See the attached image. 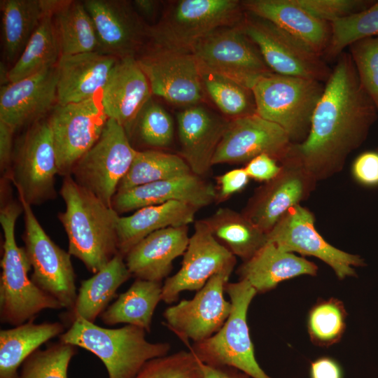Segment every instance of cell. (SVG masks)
Returning <instances> with one entry per match:
<instances>
[{
    "mask_svg": "<svg viewBox=\"0 0 378 378\" xmlns=\"http://www.w3.org/2000/svg\"><path fill=\"white\" fill-rule=\"evenodd\" d=\"M191 52L200 69L251 90L258 79L272 73L255 44L242 31L239 23L212 32L200 41Z\"/></svg>",
    "mask_w": 378,
    "mask_h": 378,
    "instance_id": "cell-10",
    "label": "cell"
},
{
    "mask_svg": "<svg viewBox=\"0 0 378 378\" xmlns=\"http://www.w3.org/2000/svg\"><path fill=\"white\" fill-rule=\"evenodd\" d=\"M125 131L129 139L133 136L141 145L158 150L172 144L174 125L167 111L151 98Z\"/></svg>",
    "mask_w": 378,
    "mask_h": 378,
    "instance_id": "cell-39",
    "label": "cell"
},
{
    "mask_svg": "<svg viewBox=\"0 0 378 378\" xmlns=\"http://www.w3.org/2000/svg\"><path fill=\"white\" fill-rule=\"evenodd\" d=\"M59 194L66 208L57 217L68 237V251L95 274L119 253L120 215L71 175L64 177Z\"/></svg>",
    "mask_w": 378,
    "mask_h": 378,
    "instance_id": "cell-2",
    "label": "cell"
},
{
    "mask_svg": "<svg viewBox=\"0 0 378 378\" xmlns=\"http://www.w3.org/2000/svg\"><path fill=\"white\" fill-rule=\"evenodd\" d=\"M19 200L23 207L24 231L22 239L33 269L31 279L70 312L77 297L71 255L57 246L46 234L31 206L22 199Z\"/></svg>",
    "mask_w": 378,
    "mask_h": 378,
    "instance_id": "cell-12",
    "label": "cell"
},
{
    "mask_svg": "<svg viewBox=\"0 0 378 378\" xmlns=\"http://www.w3.org/2000/svg\"><path fill=\"white\" fill-rule=\"evenodd\" d=\"M136 59L153 95L186 108L202 101L205 92L200 68L192 52L151 46Z\"/></svg>",
    "mask_w": 378,
    "mask_h": 378,
    "instance_id": "cell-15",
    "label": "cell"
},
{
    "mask_svg": "<svg viewBox=\"0 0 378 378\" xmlns=\"http://www.w3.org/2000/svg\"><path fill=\"white\" fill-rule=\"evenodd\" d=\"M280 172L256 189L241 211L267 234L292 207L307 200L316 180L297 160L286 158Z\"/></svg>",
    "mask_w": 378,
    "mask_h": 378,
    "instance_id": "cell-18",
    "label": "cell"
},
{
    "mask_svg": "<svg viewBox=\"0 0 378 378\" xmlns=\"http://www.w3.org/2000/svg\"><path fill=\"white\" fill-rule=\"evenodd\" d=\"M132 3L138 14L148 20L157 15L160 6V1L155 0H135Z\"/></svg>",
    "mask_w": 378,
    "mask_h": 378,
    "instance_id": "cell-52",
    "label": "cell"
},
{
    "mask_svg": "<svg viewBox=\"0 0 378 378\" xmlns=\"http://www.w3.org/2000/svg\"><path fill=\"white\" fill-rule=\"evenodd\" d=\"M76 346L61 341L38 349L22 363L18 378H68V368Z\"/></svg>",
    "mask_w": 378,
    "mask_h": 378,
    "instance_id": "cell-42",
    "label": "cell"
},
{
    "mask_svg": "<svg viewBox=\"0 0 378 378\" xmlns=\"http://www.w3.org/2000/svg\"><path fill=\"white\" fill-rule=\"evenodd\" d=\"M225 291L232 304L227 319L216 333L190 344L188 349L204 364L232 367L252 378H272L256 360L247 323L248 309L257 292L243 279L228 282Z\"/></svg>",
    "mask_w": 378,
    "mask_h": 378,
    "instance_id": "cell-7",
    "label": "cell"
},
{
    "mask_svg": "<svg viewBox=\"0 0 378 378\" xmlns=\"http://www.w3.org/2000/svg\"><path fill=\"white\" fill-rule=\"evenodd\" d=\"M190 173L192 172L188 164L179 155L156 149L137 150L129 171L118 185L116 193Z\"/></svg>",
    "mask_w": 378,
    "mask_h": 378,
    "instance_id": "cell-37",
    "label": "cell"
},
{
    "mask_svg": "<svg viewBox=\"0 0 378 378\" xmlns=\"http://www.w3.org/2000/svg\"><path fill=\"white\" fill-rule=\"evenodd\" d=\"M131 276L125 257L118 253L92 277L80 282L74 307L69 312L71 321L81 318L94 323L108 307L118 289Z\"/></svg>",
    "mask_w": 378,
    "mask_h": 378,
    "instance_id": "cell-31",
    "label": "cell"
},
{
    "mask_svg": "<svg viewBox=\"0 0 378 378\" xmlns=\"http://www.w3.org/2000/svg\"><path fill=\"white\" fill-rule=\"evenodd\" d=\"M15 132L10 125L0 120V169L4 178H7L10 168Z\"/></svg>",
    "mask_w": 378,
    "mask_h": 378,
    "instance_id": "cell-49",
    "label": "cell"
},
{
    "mask_svg": "<svg viewBox=\"0 0 378 378\" xmlns=\"http://www.w3.org/2000/svg\"><path fill=\"white\" fill-rule=\"evenodd\" d=\"M202 220L222 245L244 261L267 242V234L242 212L219 208Z\"/></svg>",
    "mask_w": 378,
    "mask_h": 378,
    "instance_id": "cell-34",
    "label": "cell"
},
{
    "mask_svg": "<svg viewBox=\"0 0 378 378\" xmlns=\"http://www.w3.org/2000/svg\"><path fill=\"white\" fill-rule=\"evenodd\" d=\"M346 315L343 302L337 298L317 302L307 318V330L312 343L328 347L340 342L345 331Z\"/></svg>",
    "mask_w": 378,
    "mask_h": 378,
    "instance_id": "cell-41",
    "label": "cell"
},
{
    "mask_svg": "<svg viewBox=\"0 0 378 378\" xmlns=\"http://www.w3.org/2000/svg\"><path fill=\"white\" fill-rule=\"evenodd\" d=\"M9 71L4 63L1 62L0 64V83L1 87L7 85L10 83Z\"/></svg>",
    "mask_w": 378,
    "mask_h": 378,
    "instance_id": "cell-53",
    "label": "cell"
},
{
    "mask_svg": "<svg viewBox=\"0 0 378 378\" xmlns=\"http://www.w3.org/2000/svg\"><path fill=\"white\" fill-rule=\"evenodd\" d=\"M202 378H252L245 372L229 366H214L200 362Z\"/></svg>",
    "mask_w": 378,
    "mask_h": 378,
    "instance_id": "cell-51",
    "label": "cell"
},
{
    "mask_svg": "<svg viewBox=\"0 0 378 378\" xmlns=\"http://www.w3.org/2000/svg\"><path fill=\"white\" fill-rule=\"evenodd\" d=\"M101 92L100 103L106 115L125 130L153 95L148 80L134 56L118 59Z\"/></svg>",
    "mask_w": 378,
    "mask_h": 378,
    "instance_id": "cell-24",
    "label": "cell"
},
{
    "mask_svg": "<svg viewBox=\"0 0 378 378\" xmlns=\"http://www.w3.org/2000/svg\"><path fill=\"white\" fill-rule=\"evenodd\" d=\"M312 16L331 23L369 8L372 0H294Z\"/></svg>",
    "mask_w": 378,
    "mask_h": 378,
    "instance_id": "cell-45",
    "label": "cell"
},
{
    "mask_svg": "<svg viewBox=\"0 0 378 378\" xmlns=\"http://www.w3.org/2000/svg\"><path fill=\"white\" fill-rule=\"evenodd\" d=\"M52 11L48 13L32 34L19 58L9 71L10 83L55 66L61 52L55 32Z\"/></svg>",
    "mask_w": 378,
    "mask_h": 378,
    "instance_id": "cell-36",
    "label": "cell"
},
{
    "mask_svg": "<svg viewBox=\"0 0 378 378\" xmlns=\"http://www.w3.org/2000/svg\"><path fill=\"white\" fill-rule=\"evenodd\" d=\"M292 144L284 129L256 113L231 119L214 153L212 164H246L261 154H267L281 163Z\"/></svg>",
    "mask_w": 378,
    "mask_h": 378,
    "instance_id": "cell-17",
    "label": "cell"
},
{
    "mask_svg": "<svg viewBox=\"0 0 378 378\" xmlns=\"http://www.w3.org/2000/svg\"><path fill=\"white\" fill-rule=\"evenodd\" d=\"M241 1L178 0L171 1L160 20L148 25L152 46L190 52L216 30L240 23L244 16Z\"/></svg>",
    "mask_w": 378,
    "mask_h": 378,
    "instance_id": "cell-5",
    "label": "cell"
},
{
    "mask_svg": "<svg viewBox=\"0 0 378 378\" xmlns=\"http://www.w3.org/2000/svg\"><path fill=\"white\" fill-rule=\"evenodd\" d=\"M146 331L125 325L118 328L99 326L81 318H75L59 341L81 347L97 356L108 378H133L149 360L167 355V342H150Z\"/></svg>",
    "mask_w": 378,
    "mask_h": 378,
    "instance_id": "cell-4",
    "label": "cell"
},
{
    "mask_svg": "<svg viewBox=\"0 0 378 378\" xmlns=\"http://www.w3.org/2000/svg\"><path fill=\"white\" fill-rule=\"evenodd\" d=\"M340 364L330 357H321L310 365V378H342Z\"/></svg>",
    "mask_w": 378,
    "mask_h": 378,
    "instance_id": "cell-50",
    "label": "cell"
},
{
    "mask_svg": "<svg viewBox=\"0 0 378 378\" xmlns=\"http://www.w3.org/2000/svg\"><path fill=\"white\" fill-rule=\"evenodd\" d=\"M216 195L211 183L190 173L117 192L112 207L120 215L148 206L179 201L200 209L216 201Z\"/></svg>",
    "mask_w": 378,
    "mask_h": 378,
    "instance_id": "cell-22",
    "label": "cell"
},
{
    "mask_svg": "<svg viewBox=\"0 0 378 378\" xmlns=\"http://www.w3.org/2000/svg\"><path fill=\"white\" fill-rule=\"evenodd\" d=\"M96 99L56 104L48 119L55 145L58 174L71 175L76 162L99 139L107 120Z\"/></svg>",
    "mask_w": 378,
    "mask_h": 378,
    "instance_id": "cell-14",
    "label": "cell"
},
{
    "mask_svg": "<svg viewBox=\"0 0 378 378\" xmlns=\"http://www.w3.org/2000/svg\"><path fill=\"white\" fill-rule=\"evenodd\" d=\"M237 260L202 220L195 223L180 270L162 284V301L171 304L185 290H199L215 274L234 270Z\"/></svg>",
    "mask_w": 378,
    "mask_h": 378,
    "instance_id": "cell-19",
    "label": "cell"
},
{
    "mask_svg": "<svg viewBox=\"0 0 378 378\" xmlns=\"http://www.w3.org/2000/svg\"><path fill=\"white\" fill-rule=\"evenodd\" d=\"M136 151L123 126L108 118L99 139L76 162L71 176L112 206L118 185L129 171Z\"/></svg>",
    "mask_w": 378,
    "mask_h": 378,
    "instance_id": "cell-9",
    "label": "cell"
},
{
    "mask_svg": "<svg viewBox=\"0 0 378 378\" xmlns=\"http://www.w3.org/2000/svg\"><path fill=\"white\" fill-rule=\"evenodd\" d=\"M133 378H202V372L200 361L188 349L148 361Z\"/></svg>",
    "mask_w": 378,
    "mask_h": 378,
    "instance_id": "cell-43",
    "label": "cell"
},
{
    "mask_svg": "<svg viewBox=\"0 0 378 378\" xmlns=\"http://www.w3.org/2000/svg\"><path fill=\"white\" fill-rule=\"evenodd\" d=\"M23 207L18 200L1 204L0 223L4 234L1 260L0 318L14 326L32 320L46 309H60L61 303L38 288L29 277L31 266L24 247L18 246L15 234Z\"/></svg>",
    "mask_w": 378,
    "mask_h": 378,
    "instance_id": "cell-3",
    "label": "cell"
},
{
    "mask_svg": "<svg viewBox=\"0 0 378 378\" xmlns=\"http://www.w3.org/2000/svg\"><path fill=\"white\" fill-rule=\"evenodd\" d=\"M318 267L314 262L267 242L254 255L243 262L237 272L257 293L268 292L283 281L300 275L314 276Z\"/></svg>",
    "mask_w": 378,
    "mask_h": 378,
    "instance_id": "cell-28",
    "label": "cell"
},
{
    "mask_svg": "<svg viewBox=\"0 0 378 378\" xmlns=\"http://www.w3.org/2000/svg\"><path fill=\"white\" fill-rule=\"evenodd\" d=\"M57 104L55 66L1 87L0 120L15 131L42 120Z\"/></svg>",
    "mask_w": 378,
    "mask_h": 378,
    "instance_id": "cell-21",
    "label": "cell"
},
{
    "mask_svg": "<svg viewBox=\"0 0 378 378\" xmlns=\"http://www.w3.org/2000/svg\"><path fill=\"white\" fill-rule=\"evenodd\" d=\"M323 90L321 82L274 72L261 77L251 88L255 113L279 125L293 144L307 137Z\"/></svg>",
    "mask_w": 378,
    "mask_h": 378,
    "instance_id": "cell-6",
    "label": "cell"
},
{
    "mask_svg": "<svg viewBox=\"0 0 378 378\" xmlns=\"http://www.w3.org/2000/svg\"><path fill=\"white\" fill-rule=\"evenodd\" d=\"M200 73L204 92L230 120L255 113V104L251 89L202 69Z\"/></svg>",
    "mask_w": 378,
    "mask_h": 378,
    "instance_id": "cell-38",
    "label": "cell"
},
{
    "mask_svg": "<svg viewBox=\"0 0 378 378\" xmlns=\"http://www.w3.org/2000/svg\"><path fill=\"white\" fill-rule=\"evenodd\" d=\"M377 151H378V149H377Z\"/></svg>",
    "mask_w": 378,
    "mask_h": 378,
    "instance_id": "cell-54",
    "label": "cell"
},
{
    "mask_svg": "<svg viewBox=\"0 0 378 378\" xmlns=\"http://www.w3.org/2000/svg\"><path fill=\"white\" fill-rule=\"evenodd\" d=\"M244 169L250 178L265 183L280 172L281 166L272 156L261 154L245 164Z\"/></svg>",
    "mask_w": 378,
    "mask_h": 378,
    "instance_id": "cell-48",
    "label": "cell"
},
{
    "mask_svg": "<svg viewBox=\"0 0 378 378\" xmlns=\"http://www.w3.org/2000/svg\"><path fill=\"white\" fill-rule=\"evenodd\" d=\"M52 21L61 55L99 51L96 29L83 1H58Z\"/></svg>",
    "mask_w": 378,
    "mask_h": 378,
    "instance_id": "cell-35",
    "label": "cell"
},
{
    "mask_svg": "<svg viewBox=\"0 0 378 378\" xmlns=\"http://www.w3.org/2000/svg\"><path fill=\"white\" fill-rule=\"evenodd\" d=\"M117 61L99 51L61 55L55 66L57 104L94 98L102 91Z\"/></svg>",
    "mask_w": 378,
    "mask_h": 378,
    "instance_id": "cell-25",
    "label": "cell"
},
{
    "mask_svg": "<svg viewBox=\"0 0 378 378\" xmlns=\"http://www.w3.org/2000/svg\"><path fill=\"white\" fill-rule=\"evenodd\" d=\"M228 121L200 104L178 113L179 155L195 174L203 177L209 172Z\"/></svg>",
    "mask_w": 378,
    "mask_h": 378,
    "instance_id": "cell-23",
    "label": "cell"
},
{
    "mask_svg": "<svg viewBox=\"0 0 378 378\" xmlns=\"http://www.w3.org/2000/svg\"><path fill=\"white\" fill-rule=\"evenodd\" d=\"M232 270L213 276L190 300H182L167 308L163 323L187 346L203 341L216 333L227 319L230 301L224 292Z\"/></svg>",
    "mask_w": 378,
    "mask_h": 378,
    "instance_id": "cell-13",
    "label": "cell"
},
{
    "mask_svg": "<svg viewBox=\"0 0 378 378\" xmlns=\"http://www.w3.org/2000/svg\"><path fill=\"white\" fill-rule=\"evenodd\" d=\"M94 22L99 51L118 59L135 57L147 38L148 25L132 3L122 0H85Z\"/></svg>",
    "mask_w": 378,
    "mask_h": 378,
    "instance_id": "cell-20",
    "label": "cell"
},
{
    "mask_svg": "<svg viewBox=\"0 0 378 378\" xmlns=\"http://www.w3.org/2000/svg\"><path fill=\"white\" fill-rule=\"evenodd\" d=\"M196 207L170 201L137 209L128 216H120L118 225L119 253L124 257L150 234L169 227L188 225L193 222Z\"/></svg>",
    "mask_w": 378,
    "mask_h": 378,
    "instance_id": "cell-29",
    "label": "cell"
},
{
    "mask_svg": "<svg viewBox=\"0 0 378 378\" xmlns=\"http://www.w3.org/2000/svg\"><path fill=\"white\" fill-rule=\"evenodd\" d=\"M64 332L59 322L35 323L32 320L0 331V378H18L24 361L50 340Z\"/></svg>",
    "mask_w": 378,
    "mask_h": 378,
    "instance_id": "cell-32",
    "label": "cell"
},
{
    "mask_svg": "<svg viewBox=\"0 0 378 378\" xmlns=\"http://www.w3.org/2000/svg\"><path fill=\"white\" fill-rule=\"evenodd\" d=\"M57 0H1L2 44L5 58L15 62L45 15Z\"/></svg>",
    "mask_w": 378,
    "mask_h": 378,
    "instance_id": "cell-30",
    "label": "cell"
},
{
    "mask_svg": "<svg viewBox=\"0 0 378 378\" xmlns=\"http://www.w3.org/2000/svg\"><path fill=\"white\" fill-rule=\"evenodd\" d=\"M314 222V216L308 209L300 204L295 206L267 234V242L288 252L320 259L340 279L356 276L354 267L365 266L364 260L328 243L316 230Z\"/></svg>",
    "mask_w": 378,
    "mask_h": 378,
    "instance_id": "cell-16",
    "label": "cell"
},
{
    "mask_svg": "<svg viewBox=\"0 0 378 378\" xmlns=\"http://www.w3.org/2000/svg\"><path fill=\"white\" fill-rule=\"evenodd\" d=\"M351 172L358 183L366 187L378 186V151L360 153L352 164Z\"/></svg>",
    "mask_w": 378,
    "mask_h": 378,
    "instance_id": "cell-46",
    "label": "cell"
},
{
    "mask_svg": "<svg viewBox=\"0 0 378 378\" xmlns=\"http://www.w3.org/2000/svg\"><path fill=\"white\" fill-rule=\"evenodd\" d=\"M337 58L313 113L307 137L292 144L286 157L299 162L316 181L342 170L349 155L367 139L378 115L349 53L342 52Z\"/></svg>",
    "mask_w": 378,
    "mask_h": 378,
    "instance_id": "cell-1",
    "label": "cell"
},
{
    "mask_svg": "<svg viewBox=\"0 0 378 378\" xmlns=\"http://www.w3.org/2000/svg\"><path fill=\"white\" fill-rule=\"evenodd\" d=\"M330 41L323 57H338L354 42L378 36V1L367 9L330 23Z\"/></svg>",
    "mask_w": 378,
    "mask_h": 378,
    "instance_id": "cell-40",
    "label": "cell"
},
{
    "mask_svg": "<svg viewBox=\"0 0 378 378\" xmlns=\"http://www.w3.org/2000/svg\"><path fill=\"white\" fill-rule=\"evenodd\" d=\"M249 178L244 167L230 170L217 176L216 201L226 200L232 195L242 190L248 184Z\"/></svg>",
    "mask_w": 378,
    "mask_h": 378,
    "instance_id": "cell-47",
    "label": "cell"
},
{
    "mask_svg": "<svg viewBox=\"0 0 378 378\" xmlns=\"http://www.w3.org/2000/svg\"><path fill=\"white\" fill-rule=\"evenodd\" d=\"M241 5L244 12L271 22L323 57L330 38V23L312 16L294 0H245Z\"/></svg>",
    "mask_w": 378,
    "mask_h": 378,
    "instance_id": "cell-27",
    "label": "cell"
},
{
    "mask_svg": "<svg viewBox=\"0 0 378 378\" xmlns=\"http://www.w3.org/2000/svg\"><path fill=\"white\" fill-rule=\"evenodd\" d=\"M162 283L136 279L105 309L101 320L106 325L125 323L148 332L155 310L162 301Z\"/></svg>",
    "mask_w": 378,
    "mask_h": 378,
    "instance_id": "cell-33",
    "label": "cell"
},
{
    "mask_svg": "<svg viewBox=\"0 0 378 378\" xmlns=\"http://www.w3.org/2000/svg\"><path fill=\"white\" fill-rule=\"evenodd\" d=\"M189 239L188 225L155 231L126 254L127 267L136 279L162 283L168 278L174 260L184 254Z\"/></svg>",
    "mask_w": 378,
    "mask_h": 378,
    "instance_id": "cell-26",
    "label": "cell"
},
{
    "mask_svg": "<svg viewBox=\"0 0 378 378\" xmlns=\"http://www.w3.org/2000/svg\"><path fill=\"white\" fill-rule=\"evenodd\" d=\"M57 174L52 132L48 120H41L15 141L7 179L16 188L19 199L34 206L56 198Z\"/></svg>",
    "mask_w": 378,
    "mask_h": 378,
    "instance_id": "cell-8",
    "label": "cell"
},
{
    "mask_svg": "<svg viewBox=\"0 0 378 378\" xmlns=\"http://www.w3.org/2000/svg\"><path fill=\"white\" fill-rule=\"evenodd\" d=\"M239 26L272 72L321 83L329 78L332 69L322 57L271 22L245 12Z\"/></svg>",
    "mask_w": 378,
    "mask_h": 378,
    "instance_id": "cell-11",
    "label": "cell"
},
{
    "mask_svg": "<svg viewBox=\"0 0 378 378\" xmlns=\"http://www.w3.org/2000/svg\"><path fill=\"white\" fill-rule=\"evenodd\" d=\"M349 47L360 83L378 111V36L357 41Z\"/></svg>",
    "mask_w": 378,
    "mask_h": 378,
    "instance_id": "cell-44",
    "label": "cell"
}]
</instances>
